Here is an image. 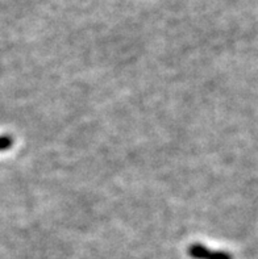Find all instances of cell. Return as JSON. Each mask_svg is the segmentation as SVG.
I'll use <instances>...</instances> for the list:
<instances>
[{"label": "cell", "mask_w": 258, "mask_h": 259, "mask_svg": "<svg viewBox=\"0 0 258 259\" xmlns=\"http://www.w3.org/2000/svg\"><path fill=\"white\" fill-rule=\"evenodd\" d=\"M187 253L194 259H233V255L227 251L211 250L202 243H193L187 249Z\"/></svg>", "instance_id": "cell-1"}, {"label": "cell", "mask_w": 258, "mask_h": 259, "mask_svg": "<svg viewBox=\"0 0 258 259\" xmlns=\"http://www.w3.org/2000/svg\"><path fill=\"white\" fill-rule=\"evenodd\" d=\"M13 140L10 136H0V151L8 150L12 148Z\"/></svg>", "instance_id": "cell-2"}]
</instances>
